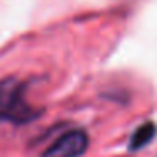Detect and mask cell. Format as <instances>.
Masks as SVG:
<instances>
[{
  "label": "cell",
  "mask_w": 157,
  "mask_h": 157,
  "mask_svg": "<svg viewBox=\"0 0 157 157\" xmlns=\"http://www.w3.org/2000/svg\"><path fill=\"white\" fill-rule=\"evenodd\" d=\"M36 110L25 98V85L15 78H5L0 81V120L22 125L39 117Z\"/></svg>",
  "instance_id": "1"
},
{
  "label": "cell",
  "mask_w": 157,
  "mask_h": 157,
  "mask_svg": "<svg viewBox=\"0 0 157 157\" xmlns=\"http://www.w3.org/2000/svg\"><path fill=\"white\" fill-rule=\"evenodd\" d=\"M88 149V133L85 130L73 128L59 135L48 149L42 157H79Z\"/></svg>",
  "instance_id": "2"
},
{
  "label": "cell",
  "mask_w": 157,
  "mask_h": 157,
  "mask_svg": "<svg viewBox=\"0 0 157 157\" xmlns=\"http://www.w3.org/2000/svg\"><path fill=\"white\" fill-rule=\"evenodd\" d=\"M154 137H155V125L152 122L142 123L140 127H137L135 132L130 137V150H139L145 147Z\"/></svg>",
  "instance_id": "3"
}]
</instances>
